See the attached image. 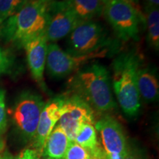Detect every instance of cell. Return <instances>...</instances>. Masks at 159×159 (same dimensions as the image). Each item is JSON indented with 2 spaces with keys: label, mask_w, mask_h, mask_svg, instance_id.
Instances as JSON below:
<instances>
[{
  "label": "cell",
  "mask_w": 159,
  "mask_h": 159,
  "mask_svg": "<svg viewBox=\"0 0 159 159\" xmlns=\"http://www.w3.org/2000/svg\"><path fill=\"white\" fill-rule=\"evenodd\" d=\"M69 85L74 94L88 103L93 111L102 114L116 108L110 73L101 63L83 66L71 77Z\"/></svg>",
  "instance_id": "cell-1"
},
{
  "label": "cell",
  "mask_w": 159,
  "mask_h": 159,
  "mask_svg": "<svg viewBox=\"0 0 159 159\" xmlns=\"http://www.w3.org/2000/svg\"><path fill=\"white\" fill-rule=\"evenodd\" d=\"M139 57L134 52H125L112 63L111 82L121 108L126 116L134 117L141 109V97L137 85Z\"/></svg>",
  "instance_id": "cell-2"
},
{
  "label": "cell",
  "mask_w": 159,
  "mask_h": 159,
  "mask_svg": "<svg viewBox=\"0 0 159 159\" xmlns=\"http://www.w3.org/2000/svg\"><path fill=\"white\" fill-rule=\"evenodd\" d=\"M53 0H26L16 14L2 25V33L6 41L19 47L45 31L47 14Z\"/></svg>",
  "instance_id": "cell-3"
},
{
  "label": "cell",
  "mask_w": 159,
  "mask_h": 159,
  "mask_svg": "<svg viewBox=\"0 0 159 159\" xmlns=\"http://www.w3.org/2000/svg\"><path fill=\"white\" fill-rule=\"evenodd\" d=\"M111 46V39L104 27L97 21H80L68 35L66 52L81 56L106 51Z\"/></svg>",
  "instance_id": "cell-4"
},
{
  "label": "cell",
  "mask_w": 159,
  "mask_h": 159,
  "mask_svg": "<svg viewBox=\"0 0 159 159\" xmlns=\"http://www.w3.org/2000/svg\"><path fill=\"white\" fill-rule=\"evenodd\" d=\"M105 19L119 39L128 41L139 39L141 14L128 0H103Z\"/></svg>",
  "instance_id": "cell-5"
},
{
  "label": "cell",
  "mask_w": 159,
  "mask_h": 159,
  "mask_svg": "<svg viewBox=\"0 0 159 159\" xmlns=\"http://www.w3.org/2000/svg\"><path fill=\"white\" fill-rule=\"evenodd\" d=\"M45 103L42 97L30 91L21 92L11 109L16 128L27 140L34 139L40 116Z\"/></svg>",
  "instance_id": "cell-6"
},
{
  "label": "cell",
  "mask_w": 159,
  "mask_h": 159,
  "mask_svg": "<svg viewBox=\"0 0 159 159\" xmlns=\"http://www.w3.org/2000/svg\"><path fill=\"white\" fill-rule=\"evenodd\" d=\"M94 125V113L90 105L76 94L64 97L62 115L58 125L64 130L70 142H75L77 131L82 124Z\"/></svg>",
  "instance_id": "cell-7"
},
{
  "label": "cell",
  "mask_w": 159,
  "mask_h": 159,
  "mask_svg": "<svg viewBox=\"0 0 159 159\" xmlns=\"http://www.w3.org/2000/svg\"><path fill=\"white\" fill-rule=\"evenodd\" d=\"M106 51L97 54L76 56L63 50L56 43H48L46 68L49 76L53 78H63L83 66L89 60L104 57Z\"/></svg>",
  "instance_id": "cell-8"
},
{
  "label": "cell",
  "mask_w": 159,
  "mask_h": 159,
  "mask_svg": "<svg viewBox=\"0 0 159 159\" xmlns=\"http://www.w3.org/2000/svg\"><path fill=\"white\" fill-rule=\"evenodd\" d=\"M80 21L64 0H53L49 6L45 29L48 43H56L67 37Z\"/></svg>",
  "instance_id": "cell-9"
},
{
  "label": "cell",
  "mask_w": 159,
  "mask_h": 159,
  "mask_svg": "<svg viewBox=\"0 0 159 159\" xmlns=\"http://www.w3.org/2000/svg\"><path fill=\"white\" fill-rule=\"evenodd\" d=\"M94 128L100 135L107 159H124L128 148L124 130L118 121L106 115L95 123Z\"/></svg>",
  "instance_id": "cell-10"
},
{
  "label": "cell",
  "mask_w": 159,
  "mask_h": 159,
  "mask_svg": "<svg viewBox=\"0 0 159 159\" xmlns=\"http://www.w3.org/2000/svg\"><path fill=\"white\" fill-rule=\"evenodd\" d=\"M63 101L64 97H55L45 104L41 111L36 134L33 139L35 150L39 156L42 155L46 142L62 115Z\"/></svg>",
  "instance_id": "cell-11"
},
{
  "label": "cell",
  "mask_w": 159,
  "mask_h": 159,
  "mask_svg": "<svg viewBox=\"0 0 159 159\" xmlns=\"http://www.w3.org/2000/svg\"><path fill=\"white\" fill-rule=\"evenodd\" d=\"M47 45L48 41L46 38L45 31L32 38L23 45L32 77L43 90L46 89L43 73L47 61Z\"/></svg>",
  "instance_id": "cell-12"
},
{
  "label": "cell",
  "mask_w": 159,
  "mask_h": 159,
  "mask_svg": "<svg viewBox=\"0 0 159 159\" xmlns=\"http://www.w3.org/2000/svg\"><path fill=\"white\" fill-rule=\"evenodd\" d=\"M70 142L64 130L57 124L46 142L42 156L47 159H64Z\"/></svg>",
  "instance_id": "cell-13"
},
{
  "label": "cell",
  "mask_w": 159,
  "mask_h": 159,
  "mask_svg": "<svg viewBox=\"0 0 159 159\" xmlns=\"http://www.w3.org/2000/svg\"><path fill=\"white\" fill-rule=\"evenodd\" d=\"M137 85L140 97L145 101L153 102L159 96L158 79L154 71L150 68H141L137 72Z\"/></svg>",
  "instance_id": "cell-14"
},
{
  "label": "cell",
  "mask_w": 159,
  "mask_h": 159,
  "mask_svg": "<svg viewBox=\"0 0 159 159\" xmlns=\"http://www.w3.org/2000/svg\"><path fill=\"white\" fill-rule=\"evenodd\" d=\"M77 18L83 21H90L102 15L103 0H64Z\"/></svg>",
  "instance_id": "cell-15"
},
{
  "label": "cell",
  "mask_w": 159,
  "mask_h": 159,
  "mask_svg": "<svg viewBox=\"0 0 159 159\" xmlns=\"http://www.w3.org/2000/svg\"><path fill=\"white\" fill-rule=\"evenodd\" d=\"M145 12V21L148 29V40L151 47L158 52L159 50L158 7L147 4Z\"/></svg>",
  "instance_id": "cell-16"
},
{
  "label": "cell",
  "mask_w": 159,
  "mask_h": 159,
  "mask_svg": "<svg viewBox=\"0 0 159 159\" xmlns=\"http://www.w3.org/2000/svg\"><path fill=\"white\" fill-rule=\"evenodd\" d=\"M26 0H0V26L16 14Z\"/></svg>",
  "instance_id": "cell-17"
},
{
  "label": "cell",
  "mask_w": 159,
  "mask_h": 159,
  "mask_svg": "<svg viewBox=\"0 0 159 159\" xmlns=\"http://www.w3.org/2000/svg\"><path fill=\"white\" fill-rule=\"evenodd\" d=\"M64 159H91V157L85 148L76 142H71L67 148Z\"/></svg>",
  "instance_id": "cell-18"
},
{
  "label": "cell",
  "mask_w": 159,
  "mask_h": 159,
  "mask_svg": "<svg viewBox=\"0 0 159 159\" xmlns=\"http://www.w3.org/2000/svg\"><path fill=\"white\" fill-rule=\"evenodd\" d=\"M13 60L8 52L0 47V76L6 74L11 69Z\"/></svg>",
  "instance_id": "cell-19"
},
{
  "label": "cell",
  "mask_w": 159,
  "mask_h": 159,
  "mask_svg": "<svg viewBox=\"0 0 159 159\" xmlns=\"http://www.w3.org/2000/svg\"><path fill=\"white\" fill-rule=\"evenodd\" d=\"M7 125V111L5 104V91L0 89V135Z\"/></svg>",
  "instance_id": "cell-20"
},
{
  "label": "cell",
  "mask_w": 159,
  "mask_h": 159,
  "mask_svg": "<svg viewBox=\"0 0 159 159\" xmlns=\"http://www.w3.org/2000/svg\"><path fill=\"white\" fill-rule=\"evenodd\" d=\"M16 159H39V156L35 150L25 149L21 151Z\"/></svg>",
  "instance_id": "cell-21"
},
{
  "label": "cell",
  "mask_w": 159,
  "mask_h": 159,
  "mask_svg": "<svg viewBox=\"0 0 159 159\" xmlns=\"http://www.w3.org/2000/svg\"><path fill=\"white\" fill-rule=\"evenodd\" d=\"M124 159H144V156H142L139 151L136 150H129L128 154L125 157Z\"/></svg>",
  "instance_id": "cell-22"
},
{
  "label": "cell",
  "mask_w": 159,
  "mask_h": 159,
  "mask_svg": "<svg viewBox=\"0 0 159 159\" xmlns=\"http://www.w3.org/2000/svg\"><path fill=\"white\" fill-rule=\"evenodd\" d=\"M0 159H16L9 152H2L0 153Z\"/></svg>",
  "instance_id": "cell-23"
},
{
  "label": "cell",
  "mask_w": 159,
  "mask_h": 159,
  "mask_svg": "<svg viewBox=\"0 0 159 159\" xmlns=\"http://www.w3.org/2000/svg\"><path fill=\"white\" fill-rule=\"evenodd\" d=\"M5 141L3 140V139L1 137V135H0V153L3 152V151L5 150Z\"/></svg>",
  "instance_id": "cell-24"
},
{
  "label": "cell",
  "mask_w": 159,
  "mask_h": 159,
  "mask_svg": "<svg viewBox=\"0 0 159 159\" xmlns=\"http://www.w3.org/2000/svg\"><path fill=\"white\" fill-rule=\"evenodd\" d=\"M148 5H151L156 6V7H158L159 5V0H146Z\"/></svg>",
  "instance_id": "cell-25"
},
{
  "label": "cell",
  "mask_w": 159,
  "mask_h": 159,
  "mask_svg": "<svg viewBox=\"0 0 159 159\" xmlns=\"http://www.w3.org/2000/svg\"><path fill=\"white\" fill-rule=\"evenodd\" d=\"M128 1H130V2H131L132 3H135V4H137L139 2V0H128Z\"/></svg>",
  "instance_id": "cell-26"
},
{
  "label": "cell",
  "mask_w": 159,
  "mask_h": 159,
  "mask_svg": "<svg viewBox=\"0 0 159 159\" xmlns=\"http://www.w3.org/2000/svg\"><path fill=\"white\" fill-rule=\"evenodd\" d=\"M91 159H92V158H91Z\"/></svg>",
  "instance_id": "cell-27"
}]
</instances>
